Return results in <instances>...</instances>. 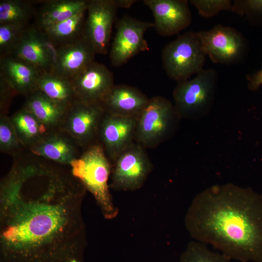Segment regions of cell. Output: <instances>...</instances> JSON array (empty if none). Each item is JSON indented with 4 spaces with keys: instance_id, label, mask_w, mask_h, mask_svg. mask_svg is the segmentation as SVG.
Returning <instances> with one entry per match:
<instances>
[{
    "instance_id": "12",
    "label": "cell",
    "mask_w": 262,
    "mask_h": 262,
    "mask_svg": "<svg viewBox=\"0 0 262 262\" xmlns=\"http://www.w3.org/2000/svg\"><path fill=\"white\" fill-rule=\"evenodd\" d=\"M137 119L105 112L98 129V142L112 164L135 142Z\"/></svg>"
},
{
    "instance_id": "27",
    "label": "cell",
    "mask_w": 262,
    "mask_h": 262,
    "mask_svg": "<svg viewBox=\"0 0 262 262\" xmlns=\"http://www.w3.org/2000/svg\"><path fill=\"white\" fill-rule=\"evenodd\" d=\"M25 148L21 144L8 115H0V151L16 156Z\"/></svg>"
},
{
    "instance_id": "20",
    "label": "cell",
    "mask_w": 262,
    "mask_h": 262,
    "mask_svg": "<svg viewBox=\"0 0 262 262\" xmlns=\"http://www.w3.org/2000/svg\"><path fill=\"white\" fill-rule=\"evenodd\" d=\"M12 55L40 72H52L50 61L40 41L37 27L27 28Z\"/></svg>"
},
{
    "instance_id": "17",
    "label": "cell",
    "mask_w": 262,
    "mask_h": 262,
    "mask_svg": "<svg viewBox=\"0 0 262 262\" xmlns=\"http://www.w3.org/2000/svg\"><path fill=\"white\" fill-rule=\"evenodd\" d=\"M149 99L136 87L115 84L105 98L102 105L106 113L137 118Z\"/></svg>"
},
{
    "instance_id": "22",
    "label": "cell",
    "mask_w": 262,
    "mask_h": 262,
    "mask_svg": "<svg viewBox=\"0 0 262 262\" xmlns=\"http://www.w3.org/2000/svg\"><path fill=\"white\" fill-rule=\"evenodd\" d=\"M37 89L49 98L68 109L77 98L71 80L51 72H43L37 81Z\"/></svg>"
},
{
    "instance_id": "11",
    "label": "cell",
    "mask_w": 262,
    "mask_h": 262,
    "mask_svg": "<svg viewBox=\"0 0 262 262\" xmlns=\"http://www.w3.org/2000/svg\"><path fill=\"white\" fill-rule=\"evenodd\" d=\"M153 27V22L137 20L128 15L121 18L117 22L110 51L112 65L120 66L138 53L148 50L144 35L148 29Z\"/></svg>"
},
{
    "instance_id": "31",
    "label": "cell",
    "mask_w": 262,
    "mask_h": 262,
    "mask_svg": "<svg viewBox=\"0 0 262 262\" xmlns=\"http://www.w3.org/2000/svg\"><path fill=\"white\" fill-rule=\"evenodd\" d=\"M16 93L9 83L0 76V115H7L11 100Z\"/></svg>"
},
{
    "instance_id": "15",
    "label": "cell",
    "mask_w": 262,
    "mask_h": 262,
    "mask_svg": "<svg viewBox=\"0 0 262 262\" xmlns=\"http://www.w3.org/2000/svg\"><path fill=\"white\" fill-rule=\"evenodd\" d=\"M94 48L83 36L59 47L57 62L52 71L71 80L95 60Z\"/></svg>"
},
{
    "instance_id": "8",
    "label": "cell",
    "mask_w": 262,
    "mask_h": 262,
    "mask_svg": "<svg viewBox=\"0 0 262 262\" xmlns=\"http://www.w3.org/2000/svg\"><path fill=\"white\" fill-rule=\"evenodd\" d=\"M105 112L102 105L77 100L67 109L60 130L83 150L98 143V129Z\"/></svg>"
},
{
    "instance_id": "13",
    "label": "cell",
    "mask_w": 262,
    "mask_h": 262,
    "mask_svg": "<svg viewBox=\"0 0 262 262\" xmlns=\"http://www.w3.org/2000/svg\"><path fill=\"white\" fill-rule=\"evenodd\" d=\"M77 100L90 104H101L115 85L112 72L95 61L71 80Z\"/></svg>"
},
{
    "instance_id": "30",
    "label": "cell",
    "mask_w": 262,
    "mask_h": 262,
    "mask_svg": "<svg viewBox=\"0 0 262 262\" xmlns=\"http://www.w3.org/2000/svg\"><path fill=\"white\" fill-rule=\"evenodd\" d=\"M37 28L40 41L49 59L52 72L58 59L60 46L49 37L42 30L38 27Z\"/></svg>"
},
{
    "instance_id": "7",
    "label": "cell",
    "mask_w": 262,
    "mask_h": 262,
    "mask_svg": "<svg viewBox=\"0 0 262 262\" xmlns=\"http://www.w3.org/2000/svg\"><path fill=\"white\" fill-rule=\"evenodd\" d=\"M196 33L204 51L213 62L233 65L244 58L246 41L243 34L235 29L219 24L209 30Z\"/></svg>"
},
{
    "instance_id": "3",
    "label": "cell",
    "mask_w": 262,
    "mask_h": 262,
    "mask_svg": "<svg viewBox=\"0 0 262 262\" xmlns=\"http://www.w3.org/2000/svg\"><path fill=\"white\" fill-rule=\"evenodd\" d=\"M68 166L72 176L93 195L104 216L115 217L108 185L112 164L101 146L98 142L83 150Z\"/></svg>"
},
{
    "instance_id": "23",
    "label": "cell",
    "mask_w": 262,
    "mask_h": 262,
    "mask_svg": "<svg viewBox=\"0 0 262 262\" xmlns=\"http://www.w3.org/2000/svg\"><path fill=\"white\" fill-rule=\"evenodd\" d=\"M85 0H51L45 1L38 14L37 27L42 28L62 22L87 6Z\"/></svg>"
},
{
    "instance_id": "19",
    "label": "cell",
    "mask_w": 262,
    "mask_h": 262,
    "mask_svg": "<svg viewBox=\"0 0 262 262\" xmlns=\"http://www.w3.org/2000/svg\"><path fill=\"white\" fill-rule=\"evenodd\" d=\"M23 106L52 131L60 130L67 110L38 89L26 97Z\"/></svg>"
},
{
    "instance_id": "2",
    "label": "cell",
    "mask_w": 262,
    "mask_h": 262,
    "mask_svg": "<svg viewBox=\"0 0 262 262\" xmlns=\"http://www.w3.org/2000/svg\"><path fill=\"white\" fill-rule=\"evenodd\" d=\"M185 225L196 241L231 260L262 262V193L231 183L210 186L193 200Z\"/></svg>"
},
{
    "instance_id": "10",
    "label": "cell",
    "mask_w": 262,
    "mask_h": 262,
    "mask_svg": "<svg viewBox=\"0 0 262 262\" xmlns=\"http://www.w3.org/2000/svg\"><path fill=\"white\" fill-rule=\"evenodd\" d=\"M152 168L146 148L132 144L112 164L111 186L117 190H135L145 182Z\"/></svg>"
},
{
    "instance_id": "5",
    "label": "cell",
    "mask_w": 262,
    "mask_h": 262,
    "mask_svg": "<svg viewBox=\"0 0 262 262\" xmlns=\"http://www.w3.org/2000/svg\"><path fill=\"white\" fill-rule=\"evenodd\" d=\"M180 119L169 100L153 97L137 119L135 142L146 149L155 148L175 134Z\"/></svg>"
},
{
    "instance_id": "32",
    "label": "cell",
    "mask_w": 262,
    "mask_h": 262,
    "mask_svg": "<svg viewBox=\"0 0 262 262\" xmlns=\"http://www.w3.org/2000/svg\"><path fill=\"white\" fill-rule=\"evenodd\" d=\"M248 80V87L252 91L257 90L262 85V69L256 73L246 76Z\"/></svg>"
},
{
    "instance_id": "21",
    "label": "cell",
    "mask_w": 262,
    "mask_h": 262,
    "mask_svg": "<svg viewBox=\"0 0 262 262\" xmlns=\"http://www.w3.org/2000/svg\"><path fill=\"white\" fill-rule=\"evenodd\" d=\"M10 117L25 148L29 149L52 131L23 106Z\"/></svg>"
},
{
    "instance_id": "26",
    "label": "cell",
    "mask_w": 262,
    "mask_h": 262,
    "mask_svg": "<svg viewBox=\"0 0 262 262\" xmlns=\"http://www.w3.org/2000/svg\"><path fill=\"white\" fill-rule=\"evenodd\" d=\"M179 262H231L221 253L210 249L206 244L195 241L189 243L180 255Z\"/></svg>"
},
{
    "instance_id": "29",
    "label": "cell",
    "mask_w": 262,
    "mask_h": 262,
    "mask_svg": "<svg viewBox=\"0 0 262 262\" xmlns=\"http://www.w3.org/2000/svg\"><path fill=\"white\" fill-rule=\"evenodd\" d=\"M189 2L199 15L205 18L214 16L222 11H232L233 3L230 0H191Z\"/></svg>"
},
{
    "instance_id": "18",
    "label": "cell",
    "mask_w": 262,
    "mask_h": 262,
    "mask_svg": "<svg viewBox=\"0 0 262 262\" xmlns=\"http://www.w3.org/2000/svg\"><path fill=\"white\" fill-rule=\"evenodd\" d=\"M41 72L14 55L1 57L0 76L12 86L17 95L27 97L37 90Z\"/></svg>"
},
{
    "instance_id": "28",
    "label": "cell",
    "mask_w": 262,
    "mask_h": 262,
    "mask_svg": "<svg viewBox=\"0 0 262 262\" xmlns=\"http://www.w3.org/2000/svg\"><path fill=\"white\" fill-rule=\"evenodd\" d=\"M28 27L17 23L0 24V57L13 54Z\"/></svg>"
},
{
    "instance_id": "14",
    "label": "cell",
    "mask_w": 262,
    "mask_h": 262,
    "mask_svg": "<svg viewBox=\"0 0 262 262\" xmlns=\"http://www.w3.org/2000/svg\"><path fill=\"white\" fill-rule=\"evenodd\" d=\"M151 11L154 27L163 36L176 34L192 21V14L186 0H144Z\"/></svg>"
},
{
    "instance_id": "33",
    "label": "cell",
    "mask_w": 262,
    "mask_h": 262,
    "mask_svg": "<svg viewBox=\"0 0 262 262\" xmlns=\"http://www.w3.org/2000/svg\"><path fill=\"white\" fill-rule=\"evenodd\" d=\"M68 262H83V261H81L79 260L74 259V260H70Z\"/></svg>"
},
{
    "instance_id": "6",
    "label": "cell",
    "mask_w": 262,
    "mask_h": 262,
    "mask_svg": "<svg viewBox=\"0 0 262 262\" xmlns=\"http://www.w3.org/2000/svg\"><path fill=\"white\" fill-rule=\"evenodd\" d=\"M206 57L197 33L190 31L167 44L162 50L161 57L167 76L180 82L202 71Z\"/></svg>"
},
{
    "instance_id": "24",
    "label": "cell",
    "mask_w": 262,
    "mask_h": 262,
    "mask_svg": "<svg viewBox=\"0 0 262 262\" xmlns=\"http://www.w3.org/2000/svg\"><path fill=\"white\" fill-rule=\"evenodd\" d=\"M86 9L62 22L39 28L59 46L73 42L83 35Z\"/></svg>"
},
{
    "instance_id": "9",
    "label": "cell",
    "mask_w": 262,
    "mask_h": 262,
    "mask_svg": "<svg viewBox=\"0 0 262 262\" xmlns=\"http://www.w3.org/2000/svg\"><path fill=\"white\" fill-rule=\"evenodd\" d=\"M122 8L121 0H88L83 36L96 53H108L117 9Z\"/></svg>"
},
{
    "instance_id": "25",
    "label": "cell",
    "mask_w": 262,
    "mask_h": 262,
    "mask_svg": "<svg viewBox=\"0 0 262 262\" xmlns=\"http://www.w3.org/2000/svg\"><path fill=\"white\" fill-rule=\"evenodd\" d=\"M33 7L31 2L20 0L0 1V24L17 23L27 25Z\"/></svg>"
},
{
    "instance_id": "16",
    "label": "cell",
    "mask_w": 262,
    "mask_h": 262,
    "mask_svg": "<svg viewBox=\"0 0 262 262\" xmlns=\"http://www.w3.org/2000/svg\"><path fill=\"white\" fill-rule=\"evenodd\" d=\"M28 149L36 156L68 166L82 153L80 147L61 130L51 131Z\"/></svg>"
},
{
    "instance_id": "4",
    "label": "cell",
    "mask_w": 262,
    "mask_h": 262,
    "mask_svg": "<svg viewBox=\"0 0 262 262\" xmlns=\"http://www.w3.org/2000/svg\"><path fill=\"white\" fill-rule=\"evenodd\" d=\"M218 81L217 71L203 69L192 79L178 82L174 104L180 119L196 120L208 115L213 107Z\"/></svg>"
},
{
    "instance_id": "1",
    "label": "cell",
    "mask_w": 262,
    "mask_h": 262,
    "mask_svg": "<svg viewBox=\"0 0 262 262\" xmlns=\"http://www.w3.org/2000/svg\"><path fill=\"white\" fill-rule=\"evenodd\" d=\"M85 192L69 169L14 164L0 181V262L83 261Z\"/></svg>"
}]
</instances>
